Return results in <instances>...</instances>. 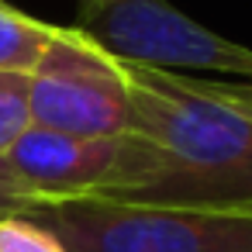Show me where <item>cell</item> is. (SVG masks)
<instances>
[{"label":"cell","mask_w":252,"mask_h":252,"mask_svg":"<svg viewBox=\"0 0 252 252\" xmlns=\"http://www.w3.org/2000/svg\"><path fill=\"white\" fill-rule=\"evenodd\" d=\"M32 125L66 135L107 138L131 131V94L118 56L76 25L56 28L42 63L28 76Z\"/></svg>","instance_id":"5"},{"label":"cell","mask_w":252,"mask_h":252,"mask_svg":"<svg viewBox=\"0 0 252 252\" xmlns=\"http://www.w3.org/2000/svg\"><path fill=\"white\" fill-rule=\"evenodd\" d=\"M32 128L28 107V76L21 73H0V156Z\"/></svg>","instance_id":"7"},{"label":"cell","mask_w":252,"mask_h":252,"mask_svg":"<svg viewBox=\"0 0 252 252\" xmlns=\"http://www.w3.org/2000/svg\"><path fill=\"white\" fill-rule=\"evenodd\" d=\"M45 204L42 193H35L7 162V156H0V218H14V214H28L32 207Z\"/></svg>","instance_id":"9"},{"label":"cell","mask_w":252,"mask_h":252,"mask_svg":"<svg viewBox=\"0 0 252 252\" xmlns=\"http://www.w3.org/2000/svg\"><path fill=\"white\" fill-rule=\"evenodd\" d=\"M131 94V131L159 149V176L138 204L252 207V118L204 76L118 59Z\"/></svg>","instance_id":"1"},{"label":"cell","mask_w":252,"mask_h":252,"mask_svg":"<svg viewBox=\"0 0 252 252\" xmlns=\"http://www.w3.org/2000/svg\"><path fill=\"white\" fill-rule=\"evenodd\" d=\"M59 25L32 18L0 0V73L32 76Z\"/></svg>","instance_id":"6"},{"label":"cell","mask_w":252,"mask_h":252,"mask_svg":"<svg viewBox=\"0 0 252 252\" xmlns=\"http://www.w3.org/2000/svg\"><path fill=\"white\" fill-rule=\"evenodd\" d=\"M0 252H66V245L42 224L14 214L0 218Z\"/></svg>","instance_id":"8"},{"label":"cell","mask_w":252,"mask_h":252,"mask_svg":"<svg viewBox=\"0 0 252 252\" xmlns=\"http://www.w3.org/2000/svg\"><path fill=\"white\" fill-rule=\"evenodd\" d=\"M221 100H228L231 107H238L242 114L252 118V83H242V80H204Z\"/></svg>","instance_id":"10"},{"label":"cell","mask_w":252,"mask_h":252,"mask_svg":"<svg viewBox=\"0 0 252 252\" xmlns=\"http://www.w3.org/2000/svg\"><path fill=\"white\" fill-rule=\"evenodd\" d=\"M7 162L45 200H138L156 183L162 166L159 149L135 131L87 138L38 125H32L7 149Z\"/></svg>","instance_id":"4"},{"label":"cell","mask_w":252,"mask_h":252,"mask_svg":"<svg viewBox=\"0 0 252 252\" xmlns=\"http://www.w3.org/2000/svg\"><path fill=\"white\" fill-rule=\"evenodd\" d=\"M76 28L118 59L156 69H197L252 83V49L193 21L169 0H90Z\"/></svg>","instance_id":"3"},{"label":"cell","mask_w":252,"mask_h":252,"mask_svg":"<svg viewBox=\"0 0 252 252\" xmlns=\"http://www.w3.org/2000/svg\"><path fill=\"white\" fill-rule=\"evenodd\" d=\"M21 218L52 231L66 252H252V207L76 197L45 200Z\"/></svg>","instance_id":"2"}]
</instances>
